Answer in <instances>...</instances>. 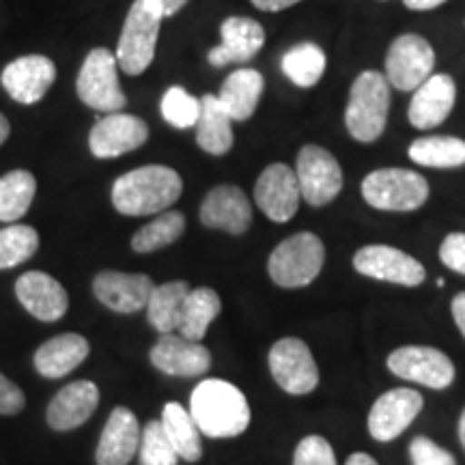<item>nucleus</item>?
<instances>
[{
  "label": "nucleus",
  "mask_w": 465,
  "mask_h": 465,
  "mask_svg": "<svg viewBox=\"0 0 465 465\" xmlns=\"http://www.w3.org/2000/svg\"><path fill=\"white\" fill-rule=\"evenodd\" d=\"M190 414L201 433L212 440H231L246 433L252 420L248 399L235 383L209 377L190 394Z\"/></svg>",
  "instance_id": "f257e3e1"
},
{
  "label": "nucleus",
  "mask_w": 465,
  "mask_h": 465,
  "mask_svg": "<svg viewBox=\"0 0 465 465\" xmlns=\"http://www.w3.org/2000/svg\"><path fill=\"white\" fill-rule=\"evenodd\" d=\"M183 179L171 166L149 164L121 174L113 185V205L124 216H155L179 201Z\"/></svg>",
  "instance_id": "f03ea898"
},
{
  "label": "nucleus",
  "mask_w": 465,
  "mask_h": 465,
  "mask_svg": "<svg viewBox=\"0 0 465 465\" xmlns=\"http://www.w3.org/2000/svg\"><path fill=\"white\" fill-rule=\"evenodd\" d=\"M391 110V83L375 69L353 80L345 110V125L358 143H375L386 130Z\"/></svg>",
  "instance_id": "7ed1b4c3"
},
{
  "label": "nucleus",
  "mask_w": 465,
  "mask_h": 465,
  "mask_svg": "<svg viewBox=\"0 0 465 465\" xmlns=\"http://www.w3.org/2000/svg\"><path fill=\"white\" fill-rule=\"evenodd\" d=\"M162 20L164 14L155 0H134L114 52L124 74L141 75L147 72L155 58Z\"/></svg>",
  "instance_id": "20e7f679"
},
{
  "label": "nucleus",
  "mask_w": 465,
  "mask_h": 465,
  "mask_svg": "<svg viewBox=\"0 0 465 465\" xmlns=\"http://www.w3.org/2000/svg\"><path fill=\"white\" fill-rule=\"evenodd\" d=\"M325 263V246L315 232H295L272 250L267 274L282 289H302L317 281Z\"/></svg>",
  "instance_id": "39448f33"
},
{
  "label": "nucleus",
  "mask_w": 465,
  "mask_h": 465,
  "mask_svg": "<svg viewBox=\"0 0 465 465\" xmlns=\"http://www.w3.org/2000/svg\"><path fill=\"white\" fill-rule=\"evenodd\" d=\"M362 199L380 212H416L429 199V182L407 168H377L362 182Z\"/></svg>",
  "instance_id": "423d86ee"
},
{
  "label": "nucleus",
  "mask_w": 465,
  "mask_h": 465,
  "mask_svg": "<svg viewBox=\"0 0 465 465\" xmlns=\"http://www.w3.org/2000/svg\"><path fill=\"white\" fill-rule=\"evenodd\" d=\"M80 102L97 113L110 114L125 108L127 97L119 83V63L113 50L93 48L86 54L75 80Z\"/></svg>",
  "instance_id": "0eeeda50"
},
{
  "label": "nucleus",
  "mask_w": 465,
  "mask_h": 465,
  "mask_svg": "<svg viewBox=\"0 0 465 465\" xmlns=\"http://www.w3.org/2000/svg\"><path fill=\"white\" fill-rule=\"evenodd\" d=\"M388 371L399 380L431 388V391H446L455 381V364L440 349L429 345H403L388 356Z\"/></svg>",
  "instance_id": "6e6552de"
},
{
  "label": "nucleus",
  "mask_w": 465,
  "mask_h": 465,
  "mask_svg": "<svg viewBox=\"0 0 465 465\" xmlns=\"http://www.w3.org/2000/svg\"><path fill=\"white\" fill-rule=\"evenodd\" d=\"M270 373L274 381L291 397H304L319 386V366L311 347L302 339L287 336L276 341L267 356Z\"/></svg>",
  "instance_id": "1a4fd4ad"
},
{
  "label": "nucleus",
  "mask_w": 465,
  "mask_h": 465,
  "mask_svg": "<svg viewBox=\"0 0 465 465\" xmlns=\"http://www.w3.org/2000/svg\"><path fill=\"white\" fill-rule=\"evenodd\" d=\"M353 270L373 281L410 289L420 287L427 281V270L420 261L386 243H371V246L360 248L353 254Z\"/></svg>",
  "instance_id": "9d476101"
},
{
  "label": "nucleus",
  "mask_w": 465,
  "mask_h": 465,
  "mask_svg": "<svg viewBox=\"0 0 465 465\" xmlns=\"http://www.w3.org/2000/svg\"><path fill=\"white\" fill-rule=\"evenodd\" d=\"M302 199L312 207L332 203L342 190V171L339 160L319 144L302 147L295 164Z\"/></svg>",
  "instance_id": "9b49d317"
},
{
  "label": "nucleus",
  "mask_w": 465,
  "mask_h": 465,
  "mask_svg": "<svg viewBox=\"0 0 465 465\" xmlns=\"http://www.w3.org/2000/svg\"><path fill=\"white\" fill-rule=\"evenodd\" d=\"M435 52L420 35L405 33L394 39L386 54V78L399 91H416L433 75Z\"/></svg>",
  "instance_id": "f8f14e48"
},
{
  "label": "nucleus",
  "mask_w": 465,
  "mask_h": 465,
  "mask_svg": "<svg viewBox=\"0 0 465 465\" xmlns=\"http://www.w3.org/2000/svg\"><path fill=\"white\" fill-rule=\"evenodd\" d=\"M422 407V394L411 388H392V391L380 394L366 418L369 435L381 444L401 438L420 414Z\"/></svg>",
  "instance_id": "ddd939ff"
},
{
  "label": "nucleus",
  "mask_w": 465,
  "mask_h": 465,
  "mask_svg": "<svg viewBox=\"0 0 465 465\" xmlns=\"http://www.w3.org/2000/svg\"><path fill=\"white\" fill-rule=\"evenodd\" d=\"M254 201L272 223H289L298 213L302 201L300 183L293 168L282 162L267 166L254 183Z\"/></svg>",
  "instance_id": "4468645a"
},
{
  "label": "nucleus",
  "mask_w": 465,
  "mask_h": 465,
  "mask_svg": "<svg viewBox=\"0 0 465 465\" xmlns=\"http://www.w3.org/2000/svg\"><path fill=\"white\" fill-rule=\"evenodd\" d=\"M149 138V125L141 116L110 113L91 127L89 149L95 158L113 160L143 147Z\"/></svg>",
  "instance_id": "2eb2a0df"
},
{
  "label": "nucleus",
  "mask_w": 465,
  "mask_h": 465,
  "mask_svg": "<svg viewBox=\"0 0 465 465\" xmlns=\"http://www.w3.org/2000/svg\"><path fill=\"white\" fill-rule=\"evenodd\" d=\"M149 360L160 373L171 377H203L212 369V353L203 342L190 341L182 334H160L151 347Z\"/></svg>",
  "instance_id": "dca6fc26"
},
{
  "label": "nucleus",
  "mask_w": 465,
  "mask_h": 465,
  "mask_svg": "<svg viewBox=\"0 0 465 465\" xmlns=\"http://www.w3.org/2000/svg\"><path fill=\"white\" fill-rule=\"evenodd\" d=\"M56 80V67L48 56L44 54H28L11 61L3 69L0 83L3 89L9 93L11 100L33 106V104L42 102L45 93Z\"/></svg>",
  "instance_id": "f3484780"
},
{
  "label": "nucleus",
  "mask_w": 465,
  "mask_h": 465,
  "mask_svg": "<svg viewBox=\"0 0 465 465\" xmlns=\"http://www.w3.org/2000/svg\"><path fill=\"white\" fill-rule=\"evenodd\" d=\"M199 218L207 229L224 231L229 235H243L252 224V205L242 188L223 183L207 192Z\"/></svg>",
  "instance_id": "a211bd4d"
},
{
  "label": "nucleus",
  "mask_w": 465,
  "mask_h": 465,
  "mask_svg": "<svg viewBox=\"0 0 465 465\" xmlns=\"http://www.w3.org/2000/svg\"><path fill=\"white\" fill-rule=\"evenodd\" d=\"M15 298L26 308L28 315L44 323H54L65 317L69 295L54 276L45 272H26L15 281Z\"/></svg>",
  "instance_id": "6ab92c4d"
},
{
  "label": "nucleus",
  "mask_w": 465,
  "mask_h": 465,
  "mask_svg": "<svg viewBox=\"0 0 465 465\" xmlns=\"http://www.w3.org/2000/svg\"><path fill=\"white\" fill-rule=\"evenodd\" d=\"M153 281L147 274H125V272H100L93 281V293L110 311L119 315H134L147 308Z\"/></svg>",
  "instance_id": "aec40b11"
},
{
  "label": "nucleus",
  "mask_w": 465,
  "mask_h": 465,
  "mask_svg": "<svg viewBox=\"0 0 465 465\" xmlns=\"http://www.w3.org/2000/svg\"><path fill=\"white\" fill-rule=\"evenodd\" d=\"M141 422L130 407H114L97 444V465H130L141 446Z\"/></svg>",
  "instance_id": "412c9836"
},
{
  "label": "nucleus",
  "mask_w": 465,
  "mask_h": 465,
  "mask_svg": "<svg viewBox=\"0 0 465 465\" xmlns=\"http://www.w3.org/2000/svg\"><path fill=\"white\" fill-rule=\"evenodd\" d=\"M97 405H100V388L95 383L89 380L72 381L50 401L45 420L54 431H74L95 414Z\"/></svg>",
  "instance_id": "4be33fe9"
},
{
  "label": "nucleus",
  "mask_w": 465,
  "mask_h": 465,
  "mask_svg": "<svg viewBox=\"0 0 465 465\" xmlns=\"http://www.w3.org/2000/svg\"><path fill=\"white\" fill-rule=\"evenodd\" d=\"M223 44L209 50L207 61L212 67H224L229 63H246L259 54L265 44V31L252 17L231 15L220 26Z\"/></svg>",
  "instance_id": "5701e85b"
},
{
  "label": "nucleus",
  "mask_w": 465,
  "mask_h": 465,
  "mask_svg": "<svg viewBox=\"0 0 465 465\" xmlns=\"http://www.w3.org/2000/svg\"><path fill=\"white\" fill-rule=\"evenodd\" d=\"M457 100L455 80L449 74H435L418 86L410 102V124L416 130H433L449 119Z\"/></svg>",
  "instance_id": "b1692460"
},
{
  "label": "nucleus",
  "mask_w": 465,
  "mask_h": 465,
  "mask_svg": "<svg viewBox=\"0 0 465 465\" xmlns=\"http://www.w3.org/2000/svg\"><path fill=\"white\" fill-rule=\"evenodd\" d=\"M91 345L83 334L65 332L58 334L54 339L45 341L35 351L33 364L35 371L45 380H61L78 369L80 364L89 358Z\"/></svg>",
  "instance_id": "393cba45"
},
{
  "label": "nucleus",
  "mask_w": 465,
  "mask_h": 465,
  "mask_svg": "<svg viewBox=\"0 0 465 465\" xmlns=\"http://www.w3.org/2000/svg\"><path fill=\"white\" fill-rule=\"evenodd\" d=\"M263 86L265 80L257 69H235L224 80L223 89L218 93V100L232 121H248L259 106Z\"/></svg>",
  "instance_id": "a878e982"
},
{
  "label": "nucleus",
  "mask_w": 465,
  "mask_h": 465,
  "mask_svg": "<svg viewBox=\"0 0 465 465\" xmlns=\"http://www.w3.org/2000/svg\"><path fill=\"white\" fill-rule=\"evenodd\" d=\"M232 119L220 104L218 95L201 97V114L196 121V144L212 155H224L232 147Z\"/></svg>",
  "instance_id": "bb28decb"
},
{
  "label": "nucleus",
  "mask_w": 465,
  "mask_h": 465,
  "mask_svg": "<svg viewBox=\"0 0 465 465\" xmlns=\"http://www.w3.org/2000/svg\"><path fill=\"white\" fill-rule=\"evenodd\" d=\"M162 427L171 440L174 452H177L179 459L188 463L201 461L203 457V433L199 424L194 422L190 410H185L182 403L177 401H168V403L162 407L160 416Z\"/></svg>",
  "instance_id": "cd10ccee"
},
{
  "label": "nucleus",
  "mask_w": 465,
  "mask_h": 465,
  "mask_svg": "<svg viewBox=\"0 0 465 465\" xmlns=\"http://www.w3.org/2000/svg\"><path fill=\"white\" fill-rule=\"evenodd\" d=\"M190 293V284L185 281H171L155 284L147 302V322L158 330L160 334H171L179 330L185 298Z\"/></svg>",
  "instance_id": "c85d7f7f"
},
{
  "label": "nucleus",
  "mask_w": 465,
  "mask_h": 465,
  "mask_svg": "<svg viewBox=\"0 0 465 465\" xmlns=\"http://www.w3.org/2000/svg\"><path fill=\"white\" fill-rule=\"evenodd\" d=\"M220 312H223V300L212 287L190 289L177 332L185 339L201 342L209 332V325L216 322Z\"/></svg>",
  "instance_id": "c756f323"
},
{
  "label": "nucleus",
  "mask_w": 465,
  "mask_h": 465,
  "mask_svg": "<svg viewBox=\"0 0 465 465\" xmlns=\"http://www.w3.org/2000/svg\"><path fill=\"white\" fill-rule=\"evenodd\" d=\"M410 160L427 168H461L465 166V141L457 136H427L410 144Z\"/></svg>",
  "instance_id": "7c9ffc66"
},
{
  "label": "nucleus",
  "mask_w": 465,
  "mask_h": 465,
  "mask_svg": "<svg viewBox=\"0 0 465 465\" xmlns=\"http://www.w3.org/2000/svg\"><path fill=\"white\" fill-rule=\"evenodd\" d=\"M37 194V179L33 173L9 171L0 177V223H17L26 216Z\"/></svg>",
  "instance_id": "2f4dec72"
},
{
  "label": "nucleus",
  "mask_w": 465,
  "mask_h": 465,
  "mask_svg": "<svg viewBox=\"0 0 465 465\" xmlns=\"http://www.w3.org/2000/svg\"><path fill=\"white\" fill-rule=\"evenodd\" d=\"M328 58L325 52L319 48L317 44L304 42L293 45L282 56V72L293 84L302 86V89H311L315 86L325 72Z\"/></svg>",
  "instance_id": "473e14b6"
},
{
  "label": "nucleus",
  "mask_w": 465,
  "mask_h": 465,
  "mask_svg": "<svg viewBox=\"0 0 465 465\" xmlns=\"http://www.w3.org/2000/svg\"><path fill=\"white\" fill-rule=\"evenodd\" d=\"M185 232V216L182 212H162L149 224H144L132 237V250L138 254H149L171 246Z\"/></svg>",
  "instance_id": "72a5a7b5"
},
{
  "label": "nucleus",
  "mask_w": 465,
  "mask_h": 465,
  "mask_svg": "<svg viewBox=\"0 0 465 465\" xmlns=\"http://www.w3.org/2000/svg\"><path fill=\"white\" fill-rule=\"evenodd\" d=\"M39 232L28 224H9L0 229V270L26 263L37 252Z\"/></svg>",
  "instance_id": "f704fd0d"
},
{
  "label": "nucleus",
  "mask_w": 465,
  "mask_h": 465,
  "mask_svg": "<svg viewBox=\"0 0 465 465\" xmlns=\"http://www.w3.org/2000/svg\"><path fill=\"white\" fill-rule=\"evenodd\" d=\"M160 110L166 124L177 127V130H188L199 121L201 100L185 91L183 86H171L162 97Z\"/></svg>",
  "instance_id": "c9c22d12"
},
{
  "label": "nucleus",
  "mask_w": 465,
  "mask_h": 465,
  "mask_svg": "<svg viewBox=\"0 0 465 465\" xmlns=\"http://www.w3.org/2000/svg\"><path fill=\"white\" fill-rule=\"evenodd\" d=\"M138 459L141 465H177L179 455L174 452L171 440L162 427L160 420L147 422L141 433V446H138Z\"/></svg>",
  "instance_id": "e433bc0d"
},
{
  "label": "nucleus",
  "mask_w": 465,
  "mask_h": 465,
  "mask_svg": "<svg viewBox=\"0 0 465 465\" xmlns=\"http://www.w3.org/2000/svg\"><path fill=\"white\" fill-rule=\"evenodd\" d=\"M293 465H339L332 444L322 435H306L293 452Z\"/></svg>",
  "instance_id": "4c0bfd02"
},
{
  "label": "nucleus",
  "mask_w": 465,
  "mask_h": 465,
  "mask_svg": "<svg viewBox=\"0 0 465 465\" xmlns=\"http://www.w3.org/2000/svg\"><path fill=\"white\" fill-rule=\"evenodd\" d=\"M411 465H457V459L450 450L441 449L427 435H416L410 441Z\"/></svg>",
  "instance_id": "58836bf2"
},
{
  "label": "nucleus",
  "mask_w": 465,
  "mask_h": 465,
  "mask_svg": "<svg viewBox=\"0 0 465 465\" xmlns=\"http://www.w3.org/2000/svg\"><path fill=\"white\" fill-rule=\"evenodd\" d=\"M440 261L455 274L465 276V232H450L440 246Z\"/></svg>",
  "instance_id": "ea45409f"
},
{
  "label": "nucleus",
  "mask_w": 465,
  "mask_h": 465,
  "mask_svg": "<svg viewBox=\"0 0 465 465\" xmlns=\"http://www.w3.org/2000/svg\"><path fill=\"white\" fill-rule=\"evenodd\" d=\"M26 397L22 388L0 373V416H15L25 410Z\"/></svg>",
  "instance_id": "a19ab883"
},
{
  "label": "nucleus",
  "mask_w": 465,
  "mask_h": 465,
  "mask_svg": "<svg viewBox=\"0 0 465 465\" xmlns=\"http://www.w3.org/2000/svg\"><path fill=\"white\" fill-rule=\"evenodd\" d=\"M450 312H452V319H455L459 332H461V336L465 339V291H459L455 298H452Z\"/></svg>",
  "instance_id": "79ce46f5"
},
{
  "label": "nucleus",
  "mask_w": 465,
  "mask_h": 465,
  "mask_svg": "<svg viewBox=\"0 0 465 465\" xmlns=\"http://www.w3.org/2000/svg\"><path fill=\"white\" fill-rule=\"evenodd\" d=\"M250 3H252L254 7L261 11H267V14H276V11H284V9L293 7V5L302 3V0H250Z\"/></svg>",
  "instance_id": "37998d69"
},
{
  "label": "nucleus",
  "mask_w": 465,
  "mask_h": 465,
  "mask_svg": "<svg viewBox=\"0 0 465 465\" xmlns=\"http://www.w3.org/2000/svg\"><path fill=\"white\" fill-rule=\"evenodd\" d=\"M155 3L160 5L164 17H173V15H177L179 11L185 7V5H188V0H155Z\"/></svg>",
  "instance_id": "c03bdc74"
},
{
  "label": "nucleus",
  "mask_w": 465,
  "mask_h": 465,
  "mask_svg": "<svg viewBox=\"0 0 465 465\" xmlns=\"http://www.w3.org/2000/svg\"><path fill=\"white\" fill-rule=\"evenodd\" d=\"M405 7L411 9V11H431L435 7H440V5H444L446 0H403Z\"/></svg>",
  "instance_id": "a18cd8bd"
},
{
  "label": "nucleus",
  "mask_w": 465,
  "mask_h": 465,
  "mask_svg": "<svg viewBox=\"0 0 465 465\" xmlns=\"http://www.w3.org/2000/svg\"><path fill=\"white\" fill-rule=\"evenodd\" d=\"M345 465H380V463H377L369 452H353V455H349Z\"/></svg>",
  "instance_id": "49530a36"
},
{
  "label": "nucleus",
  "mask_w": 465,
  "mask_h": 465,
  "mask_svg": "<svg viewBox=\"0 0 465 465\" xmlns=\"http://www.w3.org/2000/svg\"><path fill=\"white\" fill-rule=\"evenodd\" d=\"M9 132H11V125H9L7 116L0 113V147H3L5 141H7V138H9Z\"/></svg>",
  "instance_id": "de8ad7c7"
},
{
  "label": "nucleus",
  "mask_w": 465,
  "mask_h": 465,
  "mask_svg": "<svg viewBox=\"0 0 465 465\" xmlns=\"http://www.w3.org/2000/svg\"><path fill=\"white\" fill-rule=\"evenodd\" d=\"M459 441H461V446L465 450V407L461 411V418H459Z\"/></svg>",
  "instance_id": "09e8293b"
}]
</instances>
